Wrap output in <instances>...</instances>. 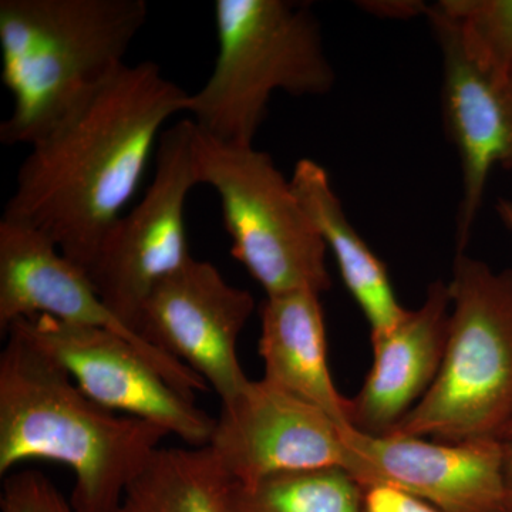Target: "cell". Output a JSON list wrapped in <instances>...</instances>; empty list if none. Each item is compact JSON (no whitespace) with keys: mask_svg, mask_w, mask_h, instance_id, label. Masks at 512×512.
I'll use <instances>...</instances> for the list:
<instances>
[{"mask_svg":"<svg viewBox=\"0 0 512 512\" xmlns=\"http://www.w3.org/2000/svg\"><path fill=\"white\" fill-rule=\"evenodd\" d=\"M190 94L154 62L124 64L30 146L2 218L39 229L87 272Z\"/></svg>","mask_w":512,"mask_h":512,"instance_id":"1","label":"cell"},{"mask_svg":"<svg viewBox=\"0 0 512 512\" xmlns=\"http://www.w3.org/2000/svg\"><path fill=\"white\" fill-rule=\"evenodd\" d=\"M0 353V476L25 461L72 470L74 512H119L128 485L170 436L90 400L42 350L9 330Z\"/></svg>","mask_w":512,"mask_h":512,"instance_id":"2","label":"cell"},{"mask_svg":"<svg viewBox=\"0 0 512 512\" xmlns=\"http://www.w3.org/2000/svg\"><path fill=\"white\" fill-rule=\"evenodd\" d=\"M146 0H2V82L13 99L5 146H32L120 67Z\"/></svg>","mask_w":512,"mask_h":512,"instance_id":"3","label":"cell"},{"mask_svg":"<svg viewBox=\"0 0 512 512\" xmlns=\"http://www.w3.org/2000/svg\"><path fill=\"white\" fill-rule=\"evenodd\" d=\"M218 55L188 113L202 133L254 146L276 92L326 96L336 73L312 8L288 0H217Z\"/></svg>","mask_w":512,"mask_h":512,"instance_id":"4","label":"cell"},{"mask_svg":"<svg viewBox=\"0 0 512 512\" xmlns=\"http://www.w3.org/2000/svg\"><path fill=\"white\" fill-rule=\"evenodd\" d=\"M443 362L389 434L464 443L512 440V269L457 252Z\"/></svg>","mask_w":512,"mask_h":512,"instance_id":"5","label":"cell"},{"mask_svg":"<svg viewBox=\"0 0 512 512\" xmlns=\"http://www.w3.org/2000/svg\"><path fill=\"white\" fill-rule=\"evenodd\" d=\"M194 160L198 184L210 185L220 198L231 255L266 296L329 291L328 248L291 178L268 153L221 143L195 126Z\"/></svg>","mask_w":512,"mask_h":512,"instance_id":"6","label":"cell"},{"mask_svg":"<svg viewBox=\"0 0 512 512\" xmlns=\"http://www.w3.org/2000/svg\"><path fill=\"white\" fill-rule=\"evenodd\" d=\"M194 133L192 120L165 128L143 200L114 222L87 269L103 302L136 332L151 292L192 258L185 205L198 185Z\"/></svg>","mask_w":512,"mask_h":512,"instance_id":"7","label":"cell"},{"mask_svg":"<svg viewBox=\"0 0 512 512\" xmlns=\"http://www.w3.org/2000/svg\"><path fill=\"white\" fill-rule=\"evenodd\" d=\"M9 330L42 350L104 409L157 424L190 447L210 443L214 417L178 392L133 343L116 333L47 315L16 320Z\"/></svg>","mask_w":512,"mask_h":512,"instance_id":"8","label":"cell"},{"mask_svg":"<svg viewBox=\"0 0 512 512\" xmlns=\"http://www.w3.org/2000/svg\"><path fill=\"white\" fill-rule=\"evenodd\" d=\"M208 447L234 483L340 468L355 478V454L342 429L318 407L265 379L249 380L221 403Z\"/></svg>","mask_w":512,"mask_h":512,"instance_id":"9","label":"cell"},{"mask_svg":"<svg viewBox=\"0 0 512 512\" xmlns=\"http://www.w3.org/2000/svg\"><path fill=\"white\" fill-rule=\"evenodd\" d=\"M254 311L247 289L229 284L211 262L191 258L151 292L137 329L225 403L251 380L239 363L238 340Z\"/></svg>","mask_w":512,"mask_h":512,"instance_id":"10","label":"cell"},{"mask_svg":"<svg viewBox=\"0 0 512 512\" xmlns=\"http://www.w3.org/2000/svg\"><path fill=\"white\" fill-rule=\"evenodd\" d=\"M47 315L109 330L133 343L178 392L194 400L210 387L183 363L151 345L140 333L117 318L103 302L89 274L62 254L39 229L22 222L0 220V330L16 320Z\"/></svg>","mask_w":512,"mask_h":512,"instance_id":"11","label":"cell"},{"mask_svg":"<svg viewBox=\"0 0 512 512\" xmlns=\"http://www.w3.org/2000/svg\"><path fill=\"white\" fill-rule=\"evenodd\" d=\"M443 59L441 107L461 168L457 252H466L495 167L512 170V80L474 62L437 3L426 12Z\"/></svg>","mask_w":512,"mask_h":512,"instance_id":"12","label":"cell"},{"mask_svg":"<svg viewBox=\"0 0 512 512\" xmlns=\"http://www.w3.org/2000/svg\"><path fill=\"white\" fill-rule=\"evenodd\" d=\"M355 454L360 487L387 484L443 512H511L504 477L505 443L372 436L342 429Z\"/></svg>","mask_w":512,"mask_h":512,"instance_id":"13","label":"cell"},{"mask_svg":"<svg viewBox=\"0 0 512 512\" xmlns=\"http://www.w3.org/2000/svg\"><path fill=\"white\" fill-rule=\"evenodd\" d=\"M450 292L433 282L416 311L386 335L372 339V369L355 399L350 424L362 433L386 436L423 399L439 375L446 350Z\"/></svg>","mask_w":512,"mask_h":512,"instance_id":"14","label":"cell"},{"mask_svg":"<svg viewBox=\"0 0 512 512\" xmlns=\"http://www.w3.org/2000/svg\"><path fill=\"white\" fill-rule=\"evenodd\" d=\"M258 352L266 382L328 414L340 429L350 424V400L330 375L325 318L318 293L266 296L259 308Z\"/></svg>","mask_w":512,"mask_h":512,"instance_id":"15","label":"cell"},{"mask_svg":"<svg viewBox=\"0 0 512 512\" xmlns=\"http://www.w3.org/2000/svg\"><path fill=\"white\" fill-rule=\"evenodd\" d=\"M291 184L326 248L335 256L346 288L369 322L372 339L386 335L409 311L400 305L382 259L346 217L328 171L315 160L302 158L293 168Z\"/></svg>","mask_w":512,"mask_h":512,"instance_id":"16","label":"cell"},{"mask_svg":"<svg viewBox=\"0 0 512 512\" xmlns=\"http://www.w3.org/2000/svg\"><path fill=\"white\" fill-rule=\"evenodd\" d=\"M232 480L211 447L158 448L119 512H225Z\"/></svg>","mask_w":512,"mask_h":512,"instance_id":"17","label":"cell"},{"mask_svg":"<svg viewBox=\"0 0 512 512\" xmlns=\"http://www.w3.org/2000/svg\"><path fill=\"white\" fill-rule=\"evenodd\" d=\"M363 488L340 468L282 474L256 484L232 481L225 512H362Z\"/></svg>","mask_w":512,"mask_h":512,"instance_id":"18","label":"cell"},{"mask_svg":"<svg viewBox=\"0 0 512 512\" xmlns=\"http://www.w3.org/2000/svg\"><path fill=\"white\" fill-rule=\"evenodd\" d=\"M467 55L512 80V0H441Z\"/></svg>","mask_w":512,"mask_h":512,"instance_id":"19","label":"cell"},{"mask_svg":"<svg viewBox=\"0 0 512 512\" xmlns=\"http://www.w3.org/2000/svg\"><path fill=\"white\" fill-rule=\"evenodd\" d=\"M2 512H74L55 484L35 470L12 471L2 488Z\"/></svg>","mask_w":512,"mask_h":512,"instance_id":"20","label":"cell"},{"mask_svg":"<svg viewBox=\"0 0 512 512\" xmlns=\"http://www.w3.org/2000/svg\"><path fill=\"white\" fill-rule=\"evenodd\" d=\"M362 512H443L419 497L387 484L363 487Z\"/></svg>","mask_w":512,"mask_h":512,"instance_id":"21","label":"cell"},{"mask_svg":"<svg viewBox=\"0 0 512 512\" xmlns=\"http://www.w3.org/2000/svg\"><path fill=\"white\" fill-rule=\"evenodd\" d=\"M429 6L421 2H380L369 3L367 9L377 15L390 16V18H412V16L426 15Z\"/></svg>","mask_w":512,"mask_h":512,"instance_id":"22","label":"cell"},{"mask_svg":"<svg viewBox=\"0 0 512 512\" xmlns=\"http://www.w3.org/2000/svg\"><path fill=\"white\" fill-rule=\"evenodd\" d=\"M505 487H507L508 503L512 512V440L505 441L504 457Z\"/></svg>","mask_w":512,"mask_h":512,"instance_id":"23","label":"cell"},{"mask_svg":"<svg viewBox=\"0 0 512 512\" xmlns=\"http://www.w3.org/2000/svg\"><path fill=\"white\" fill-rule=\"evenodd\" d=\"M497 214L500 215L501 221L504 222L505 227L512 232V200H505V198L498 200Z\"/></svg>","mask_w":512,"mask_h":512,"instance_id":"24","label":"cell"}]
</instances>
